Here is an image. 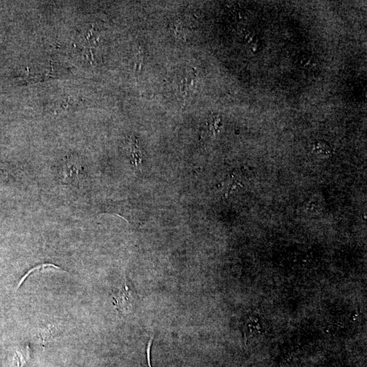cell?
I'll use <instances>...</instances> for the list:
<instances>
[{
  "label": "cell",
  "instance_id": "1",
  "mask_svg": "<svg viewBox=\"0 0 367 367\" xmlns=\"http://www.w3.org/2000/svg\"><path fill=\"white\" fill-rule=\"evenodd\" d=\"M132 301V293L127 285V281H124V282L115 292V296L114 297V304L117 306L118 310L126 314V313L130 312Z\"/></svg>",
  "mask_w": 367,
  "mask_h": 367
},
{
  "label": "cell",
  "instance_id": "2",
  "mask_svg": "<svg viewBox=\"0 0 367 367\" xmlns=\"http://www.w3.org/2000/svg\"><path fill=\"white\" fill-rule=\"evenodd\" d=\"M130 155L131 162L133 163L135 167H139L141 163V153L138 143L135 140L131 141Z\"/></svg>",
  "mask_w": 367,
  "mask_h": 367
}]
</instances>
